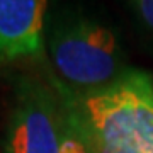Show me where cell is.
I'll return each instance as SVG.
<instances>
[{
  "instance_id": "7a4b0ae2",
  "label": "cell",
  "mask_w": 153,
  "mask_h": 153,
  "mask_svg": "<svg viewBox=\"0 0 153 153\" xmlns=\"http://www.w3.org/2000/svg\"><path fill=\"white\" fill-rule=\"evenodd\" d=\"M48 49L60 82L73 92L104 88L126 71L119 39L97 19H61L51 29Z\"/></svg>"
},
{
  "instance_id": "3957f363",
  "label": "cell",
  "mask_w": 153,
  "mask_h": 153,
  "mask_svg": "<svg viewBox=\"0 0 153 153\" xmlns=\"http://www.w3.org/2000/svg\"><path fill=\"white\" fill-rule=\"evenodd\" d=\"M70 116L56 87L24 76L16 85L4 153H60Z\"/></svg>"
},
{
  "instance_id": "6da1fadb",
  "label": "cell",
  "mask_w": 153,
  "mask_h": 153,
  "mask_svg": "<svg viewBox=\"0 0 153 153\" xmlns=\"http://www.w3.org/2000/svg\"><path fill=\"white\" fill-rule=\"evenodd\" d=\"M76 126L105 143L153 153V78L141 70H126L111 85L73 92L53 82Z\"/></svg>"
},
{
  "instance_id": "5b68a950",
  "label": "cell",
  "mask_w": 153,
  "mask_h": 153,
  "mask_svg": "<svg viewBox=\"0 0 153 153\" xmlns=\"http://www.w3.org/2000/svg\"><path fill=\"white\" fill-rule=\"evenodd\" d=\"M129 5L143 31L153 39V0H129Z\"/></svg>"
},
{
  "instance_id": "277c9868",
  "label": "cell",
  "mask_w": 153,
  "mask_h": 153,
  "mask_svg": "<svg viewBox=\"0 0 153 153\" xmlns=\"http://www.w3.org/2000/svg\"><path fill=\"white\" fill-rule=\"evenodd\" d=\"M48 0H0V65L43 51Z\"/></svg>"
},
{
  "instance_id": "8992f818",
  "label": "cell",
  "mask_w": 153,
  "mask_h": 153,
  "mask_svg": "<svg viewBox=\"0 0 153 153\" xmlns=\"http://www.w3.org/2000/svg\"><path fill=\"white\" fill-rule=\"evenodd\" d=\"M71 119H73V117H71ZM73 123H75V121H73ZM75 126H76V123H75ZM76 128H78V126H76ZM78 131H80V134H82L83 140H85L88 153H136L134 150H131V148L112 145V143H105V141H102L100 138L94 136V134H88V133H85L83 129H80V128H78Z\"/></svg>"
}]
</instances>
